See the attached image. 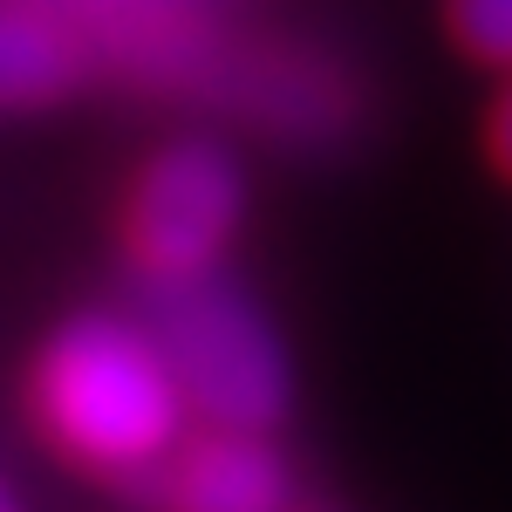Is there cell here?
Returning a JSON list of instances; mask_svg holds the SVG:
<instances>
[{
    "mask_svg": "<svg viewBox=\"0 0 512 512\" xmlns=\"http://www.w3.org/2000/svg\"><path fill=\"white\" fill-rule=\"evenodd\" d=\"M41 437L89 472H151L185 444V403L158 342L130 315H76L28 376Z\"/></svg>",
    "mask_w": 512,
    "mask_h": 512,
    "instance_id": "cell-1",
    "label": "cell"
},
{
    "mask_svg": "<svg viewBox=\"0 0 512 512\" xmlns=\"http://www.w3.org/2000/svg\"><path fill=\"white\" fill-rule=\"evenodd\" d=\"M144 335L158 342L185 417H198L205 431L267 437L287 417V383H294L287 349H280L274 321L233 280L205 274L178 280V287H151Z\"/></svg>",
    "mask_w": 512,
    "mask_h": 512,
    "instance_id": "cell-2",
    "label": "cell"
},
{
    "mask_svg": "<svg viewBox=\"0 0 512 512\" xmlns=\"http://www.w3.org/2000/svg\"><path fill=\"white\" fill-rule=\"evenodd\" d=\"M246 212V178L226 144L212 137H178L144 164V178L130 185L123 205V246L137 260V274L151 287L219 274L226 246Z\"/></svg>",
    "mask_w": 512,
    "mask_h": 512,
    "instance_id": "cell-3",
    "label": "cell"
},
{
    "mask_svg": "<svg viewBox=\"0 0 512 512\" xmlns=\"http://www.w3.org/2000/svg\"><path fill=\"white\" fill-rule=\"evenodd\" d=\"M294 472L274 437L205 431L164 458V506L171 512H287Z\"/></svg>",
    "mask_w": 512,
    "mask_h": 512,
    "instance_id": "cell-4",
    "label": "cell"
},
{
    "mask_svg": "<svg viewBox=\"0 0 512 512\" xmlns=\"http://www.w3.org/2000/svg\"><path fill=\"white\" fill-rule=\"evenodd\" d=\"M76 76V35L35 0H0V110H41V103L69 96Z\"/></svg>",
    "mask_w": 512,
    "mask_h": 512,
    "instance_id": "cell-5",
    "label": "cell"
},
{
    "mask_svg": "<svg viewBox=\"0 0 512 512\" xmlns=\"http://www.w3.org/2000/svg\"><path fill=\"white\" fill-rule=\"evenodd\" d=\"M444 21H451V41L472 62L512 69V0H451Z\"/></svg>",
    "mask_w": 512,
    "mask_h": 512,
    "instance_id": "cell-6",
    "label": "cell"
},
{
    "mask_svg": "<svg viewBox=\"0 0 512 512\" xmlns=\"http://www.w3.org/2000/svg\"><path fill=\"white\" fill-rule=\"evenodd\" d=\"M492 164L512 178V82H506V96H499V110H492Z\"/></svg>",
    "mask_w": 512,
    "mask_h": 512,
    "instance_id": "cell-7",
    "label": "cell"
},
{
    "mask_svg": "<svg viewBox=\"0 0 512 512\" xmlns=\"http://www.w3.org/2000/svg\"><path fill=\"white\" fill-rule=\"evenodd\" d=\"M0 512H21V499H14V485L0 478Z\"/></svg>",
    "mask_w": 512,
    "mask_h": 512,
    "instance_id": "cell-8",
    "label": "cell"
}]
</instances>
